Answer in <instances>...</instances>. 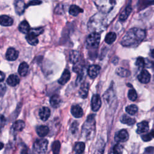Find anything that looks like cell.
<instances>
[{
	"label": "cell",
	"mask_w": 154,
	"mask_h": 154,
	"mask_svg": "<svg viewBox=\"0 0 154 154\" xmlns=\"http://www.w3.org/2000/svg\"><path fill=\"white\" fill-rule=\"evenodd\" d=\"M39 116L40 118L43 120V121H46L51 115V111L49 108L48 107H42L40 110H39Z\"/></svg>",
	"instance_id": "9a60e30c"
},
{
	"label": "cell",
	"mask_w": 154,
	"mask_h": 154,
	"mask_svg": "<svg viewBox=\"0 0 154 154\" xmlns=\"http://www.w3.org/2000/svg\"><path fill=\"white\" fill-rule=\"evenodd\" d=\"M42 3V1H36V0H34V1H31L30 2H29L28 3V5L25 6V8L28 7L29 6H36V5H38Z\"/></svg>",
	"instance_id": "ee69618b"
},
{
	"label": "cell",
	"mask_w": 154,
	"mask_h": 154,
	"mask_svg": "<svg viewBox=\"0 0 154 154\" xmlns=\"http://www.w3.org/2000/svg\"><path fill=\"white\" fill-rule=\"evenodd\" d=\"M80 57V54L78 51H72L69 54V60L71 63L76 64L78 63Z\"/></svg>",
	"instance_id": "cb8c5ba5"
},
{
	"label": "cell",
	"mask_w": 154,
	"mask_h": 154,
	"mask_svg": "<svg viewBox=\"0 0 154 154\" xmlns=\"http://www.w3.org/2000/svg\"><path fill=\"white\" fill-rule=\"evenodd\" d=\"M101 35L98 33H92L89 34L86 41V47L89 49H96L99 45Z\"/></svg>",
	"instance_id": "5b68a950"
},
{
	"label": "cell",
	"mask_w": 154,
	"mask_h": 154,
	"mask_svg": "<svg viewBox=\"0 0 154 154\" xmlns=\"http://www.w3.org/2000/svg\"><path fill=\"white\" fill-rule=\"evenodd\" d=\"M88 90H89V84L87 83H83L80 87L79 91L80 96L83 99L86 98L88 95Z\"/></svg>",
	"instance_id": "d6986e66"
},
{
	"label": "cell",
	"mask_w": 154,
	"mask_h": 154,
	"mask_svg": "<svg viewBox=\"0 0 154 154\" xmlns=\"http://www.w3.org/2000/svg\"><path fill=\"white\" fill-rule=\"evenodd\" d=\"M19 30L24 34H28L29 31L30 30V25L28 23L27 21H22L19 26Z\"/></svg>",
	"instance_id": "484cf974"
},
{
	"label": "cell",
	"mask_w": 154,
	"mask_h": 154,
	"mask_svg": "<svg viewBox=\"0 0 154 154\" xmlns=\"http://www.w3.org/2000/svg\"><path fill=\"white\" fill-rule=\"evenodd\" d=\"M149 129V123L146 121H143L137 124V133L138 134H142L148 131Z\"/></svg>",
	"instance_id": "5bb4252c"
},
{
	"label": "cell",
	"mask_w": 154,
	"mask_h": 154,
	"mask_svg": "<svg viewBox=\"0 0 154 154\" xmlns=\"http://www.w3.org/2000/svg\"><path fill=\"white\" fill-rule=\"evenodd\" d=\"M128 97L132 101H135L137 98V94L134 89H131L128 92Z\"/></svg>",
	"instance_id": "74e56055"
},
{
	"label": "cell",
	"mask_w": 154,
	"mask_h": 154,
	"mask_svg": "<svg viewBox=\"0 0 154 154\" xmlns=\"http://www.w3.org/2000/svg\"><path fill=\"white\" fill-rule=\"evenodd\" d=\"M151 56H152V58H154V49H153V50L151 51ZM152 68H153V71H154V61H153V63H152Z\"/></svg>",
	"instance_id": "bcb514c9"
},
{
	"label": "cell",
	"mask_w": 154,
	"mask_h": 154,
	"mask_svg": "<svg viewBox=\"0 0 154 154\" xmlns=\"http://www.w3.org/2000/svg\"><path fill=\"white\" fill-rule=\"evenodd\" d=\"M110 154H114L113 152H111V153H110Z\"/></svg>",
	"instance_id": "681fc988"
},
{
	"label": "cell",
	"mask_w": 154,
	"mask_h": 154,
	"mask_svg": "<svg viewBox=\"0 0 154 154\" xmlns=\"http://www.w3.org/2000/svg\"><path fill=\"white\" fill-rule=\"evenodd\" d=\"M104 142H103V141H98L94 154H104Z\"/></svg>",
	"instance_id": "1f68e13d"
},
{
	"label": "cell",
	"mask_w": 154,
	"mask_h": 154,
	"mask_svg": "<svg viewBox=\"0 0 154 154\" xmlns=\"http://www.w3.org/2000/svg\"><path fill=\"white\" fill-rule=\"evenodd\" d=\"M71 78V73L68 69H65L63 72L60 78L58 80V82L61 85H65L66 84Z\"/></svg>",
	"instance_id": "4fadbf2b"
},
{
	"label": "cell",
	"mask_w": 154,
	"mask_h": 154,
	"mask_svg": "<svg viewBox=\"0 0 154 154\" xmlns=\"http://www.w3.org/2000/svg\"><path fill=\"white\" fill-rule=\"evenodd\" d=\"M4 79H5V74L3 72L0 71V82L3 81Z\"/></svg>",
	"instance_id": "f6af8a7d"
},
{
	"label": "cell",
	"mask_w": 154,
	"mask_h": 154,
	"mask_svg": "<svg viewBox=\"0 0 154 154\" xmlns=\"http://www.w3.org/2000/svg\"><path fill=\"white\" fill-rule=\"evenodd\" d=\"M138 80L140 83L147 84L150 80V74L146 70H142L138 76Z\"/></svg>",
	"instance_id": "30bf717a"
},
{
	"label": "cell",
	"mask_w": 154,
	"mask_h": 154,
	"mask_svg": "<svg viewBox=\"0 0 154 154\" xmlns=\"http://www.w3.org/2000/svg\"><path fill=\"white\" fill-rule=\"evenodd\" d=\"M128 139H129V134L125 130H120L115 135V140L117 142H125Z\"/></svg>",
	"instance_id": "ba28073f"
},
{
	"label": "cell",
	"mask_w": 154,
	"mask_h": 154,
	"mask_svg": "<svg viewBox=\"0 0 154 154\" xmlns=\"http://www.w3.org/2000/svg\"><path fill=\"white\" fill-rule=\"evenodd\" d=\"M61 99L58 95H54L50 99V104L54 108H57L61 104Z\"/></svg>",
	"instance_id": "7402d4cb"
},
{
	"label": "cell",
	"mask_w": 154,
	"mask_h": 154,
	"mask_svg": "<svg viewBox=\"0 0 154 154\" xmlns=\"http://www.w3.org/2000/svg\"><path fill=\"white\" fill-rule=\"evenodd\" d=\"M120 122L123 124L131 126L135 123V120L132 118H130V116H128L126 114H123L120 118Z\"/></svg>",
	"instance_id": "603a6c76"
},
{
	"label": "cell",
	"mask_w": 154,
	"mask_h": 154,
	"mask_svg": "<svg viewBox=\"0 0 154 154\" xmlns=\"http://www.w3.org/2000/svg\"><path fill=\"white\" fill-rule=\"evenodd\" d=\"M83 10L81 9L80 7L77 6L76 5H72L70 7L69 9V14L73 16H76L78 15H79L80 13H83Z\"/></svg>",
	"instance_id": "f1b7e54d"
},
{
	"label": "cell",
	"mask_w": 154,
	"mask_h": 154,
	"mask_svg": "<svg viewBox=\"0 0 154 154\" xmlns=\"http://www.w3.org/2000/svg\"><path fill=\"white\" fill-rule=\"evenodd\" d=\"M71 113L73 115V116L76 118H81L84 114L83 109L78 105L73 106L71 107Z\"/></svg>",
	"instance_id": "7c38bea8"
},
{
	"label": "cell",
	"mask_w": 154,
	"mask_h": 154,
	"mask_svg": "<svg viewBox=\"0 0 154 154\" xmlns=\"http://www.w3.org/2000/svg\"><path fill=\"white\" fill-rule=\"evenodd\" d=\"M19 81L20 80L18 76L14 74L10 75L7 80V83L11 87H15L17 86L19 83Z\"/></svg>",
	"instance_id": "2e32d148"
},
{
	"label": "cell",
	"mask_w": 154,
	"mask_h": 154,
	"mask_svg": "<svg viewBox=\"0 0 154 154\" xmlns=\"http://www.w3.org/2000/svg\"><path fill=\"white\" fill-rule=\"evenodd\" d=\"M101 104H102V102L100 96L97 94L94 95L92 96V101H91V107L92 110L95 112L98 111L100 109L101 107Z\"/></svg>",
	"instance_id": "52a82bcc"
},
{
	"label": "cell",
	"mask_w": 154,
	"mask_h": 154,
	"mask_svg": "<svg viewBox=\"0 0 154 154\" xmlns=\"http://www.w3.org/2000/svg\"><path fill=\"white\" fill-rule=\"evenodd\" d=\"M15 8L16 14L19 15H21L25 11V6L23 1H17L15 4Z\"/></svg>",
	"instance_id": "ffe728a7"
},
{
	"label": "cell",
	"mask_w": 154,
	"mask_h": 154,
	"mask_svg": "<svg viewBox=\"0 0 154 154\" xmlns=\"http://www.w3.org/2000/svg\"><path fill=\"white\" fill-rule=\"evenodd\" d=\"M142 138L144 141V142H149V141H150L152 140V136L150 135V134H145V135H142Z\"/></svg>",
	"instance_id": "7bdbcfd3"
},
{
	"label": "cell",
	"mask_w": 154,
	"mask_h": 154,
	"mask_svg": "<svg viewBox=\"0 0 154 154\" xmlns=\"http://www.w3.org/2000/svg\"><path fill=\"white\" fill-rule=\"evenodd\" d=\"M150 135L152 136V138H154V130L150 132Z\"/></svg>",
	"instance_id": "c3c4849f"
},
{
	"label": "cell",
	"mask_w": 154,
	"mask_h": 154,
	"mask_svg": "<svg viewBox=\"0 0 154 154\" xmlns=\"http://www.w3.org/2000/svg\"><path fill=\"white\" fill-rule=\"evenodd\" d=\"M48 142L46 139H38L35 141L33 145L34 150L38 153H45L48 148Z\"/></svg>",
	"instance_id": "8992f818"
},
{
	"label": "cell",
	"mask_w": 154,
	"mask_h": 154,
	"mask_svg": "<svg viewBox=\"0 0 154 154\" xmlns=\"http://www.w3.org/2000/svg\"><path fill=\"white\" fill-rule=\"evenodd\" d=\"M107 27V18L104 14L98 13L89 19L88 22V29L93 33L103 31Z\"/></svg>",
	"instance_id": "7a4b0ae2"
},
{
	"label": "cell",
	"mask_w": 154,
	"mask_h": 154,
	"mask_svg": "<svg viewBox=\"0 0 154 154\" xmlns=\"http://www.w3.org/2000/svg\"><path fill=\"white\" fill-rule=\"evenodd\" d=\"M123 150V146L120 144H117L114 146L113 153L114 154H122Z\"/></svg>",
	"instance_id": "ab89813d"
},
{
	"label": "cell",
	"mask_w": 154,
	"mask_h": 154,
	"mask_svg": "<svg viewBox=\"0 0 154 154\" xmlns=\"http://www.w3.org/2000/svg\"><path fill=\"white\" fill-rule=\"evenodd\" d=\"M12 128L15 131H21L25 128V123L21 120H17L13 125Z\"/></svg>",
	"instance_id": "4dcf8cb0"
},
{
	"label": "cell",
	"mask_w": 154,
	"mask_h": 154,
	"mask_svg": "<svg viewBox=\"0 0 154 154\" xmlns=\"http://www.w3.org/2000/svg\"><path fill=\"white\" fill-rule=\"evenodd\" d=\"M132 11V7L130 6H128L126 7L124 11L119 16V20L120 21H125L126 20L128 17L129 16Z\"/></svg>",
	"instance_id": "d4e9b609"
},
{
	"label": "cell",
	"mask_w": 154,
	"mask_h": 154,
	"mask_svg": "<svg viewBox=\"0 0 154 154\" xmlns=\"http://www.w3.org/2000/svg\"><path fill=\"white\" fill-rule=\"evenodd\" d=\"M114 96V91L113 87L111 86L104 95V98L108 103H109V102L112 100Z\"/></svg>",
	"instance_id": "4316f807"
},
{
	"label": "cell",
	"mask_w": 154,
	"mask_h": 154,
	"mask_svg": "<svg viewBox=\"0 0 154 154\" xmlns=\"http://www.w3.org/2000/svg\"><path fill=\"white\" fill-rule=\"evenodd\" d=\"M135 65L137 66L139 69H143L145 66V61L144 58L143 57L137 58L135 62Z\"/></svg>",
	"instance_id": "f35d334b"
},
{
	"label": "cell",
	"mask_w": 154,
	"mask_h": 154,
	"mask_svg": "<svg viewBox=\"0 0 154 154\" xmlns=\"http://www.w3.org/2000/svg\"><path fill=\"white\" fill-rule=\"evenodd\" d=\"M61 145L59 141H55L52 145V150L53 154H59Z\"/></svg>",
	"instance_id": "8d00e7d4"
},
{
	"label": "cell",
	"mask_w": 154,
	"mask_h": 154,
	"mask_svg": "<svg viewBox=\"0 0 154 154\" xmlns=\"http://www.w3.org/2000/svg\"><path fill=\"white\" fill-rule=\"evenodd\" d=\"M116 3V2L113 0H98L95 1L98 9L101 14H108L114 8Z\"/></svg>",
	"instance_id": "277c9868"
},
{
	"label": "cell",
	"mask_w": 154,
	"mask_h": 154,
	"mask_svg": "<svg viewBox=\"0 0 154 154\" xmlns=\"http://www.w3.org/2000/svg\"><path fill=\"white\" fill-rule=\"evenodd\" d=\"M146 36L145 30L133 28L128 31L123 37L121 44L125 47H136L141 42L143 41Z\"/></svg>",
	"instance_id": "6da1fadb"
},
{
	"label": "cell",
	"mask_w": 154,
	"mask_h": 154,
	"mask_svg": "<svg viewBox=\"0 0 154 154\" xmlns=\"http://www.w3.org/2000/svg\"><path fill=\"white\" fill-rule=\"evenodd\" d=\"M116 73L119 76L123 77V78H126V77H128L131 75L130 71L123 68H118L116 70Z\"/></svg>",
	"instance_id": "83f0119b"
},
{
	"label": "cell",
	"mask_w": 154,
	"mask_h": 154,
	"mask_svg": "<svg viewBox=\"0 0 154 154\" xmlns=\"http://www.w3.org/2000/svg\"><path fill=\"white\" fill-rule=\"evenodd\" d=\"M44 31V30L43 28L40 27V28H37V29H30V30L29 31V34L37 37L38 36L41 35V34H42Z\"/></svg>",
	"instance_id": "d6a6232c"
},
{
	"label": "cell",
	"mask_w": 154,
	"mask_h": 154,
	"mask_svg": "<svg viewBox=\"0 0 154 154\" xmlns=\"http://www.w3.org/2000/svg\"><path fill=\"white\" fill-rule=\"evenodd\" d=\"M138 108L135 105H130L126 107V111L130 115H134L137 113Z\"/></svg>",
	"instance_id": "d590c367"
},
{
	"label": "cell",
	"mask_w": 154,
	"mask_h": 154,
	"mask_svg": "<svg viewBox=\"0 0 154 154\" xmlns=\"http://www.w3.org/2000/svg\"><path fill=\"white\" fill-rule=\"evenodd\" d=\"M96 121L95 115L91 114L88 116L82 128V136L88 140L92 139L95 134Z\"/></svg>",
	"instance_id": "3957f363"
},
{
	"label": "cell",
	"mask_w": 154,
	"mask_h": 154,
	"mask_svg": "<svg viewBox=\"0 0 154 154\" xmlns=\"http://www.w3.org/2000/svg\"><path fill=\"white\" fill-rule=\"evenodd\" d=\"M19 56V52L15 48H10L7 49L6 54V58L9 61H15Z\"/></svg>",
	"instance_id": "9c48e42d"
},
{
	"label": "cell",
	"mask_w": 154,
	"mask_h": 154,
	"mask_svg": "<svg viewBox=\"0 0 154 154\" xmlns=\"http://www.w3.org/2000/svg\"><path fill=\"white\" fill-rule=\"evenodd\" d=\"M101 70V68L98 65H91L88 68V74L91 78H95L98 75Z\"/></svg>",
	"instance_id": "8fae6325"
},
{
	"label": "cell",
	"mask_w": 154,
	"mask_h": 154,
	"mask_svg": "<svg viewBox=\"0 0 154 154\" xmlns=\"http://www.w3.org/2000/svg\"><path fill=\"white\" fill-rule=\"evenodd\" d=\"M29 70V66L27 63L22 62L21 63V65L19 66L18 68V73L19 75L22 76H25L28 73Z\"/></svg>",
	"instance_id": "ac0fdd59"
},
{
	"label": "cell",
	"mask_w": 154,
	"mask_h": 154,
	"mask_svg": "<svg viewBox=\"0 0 154 154\" xmlns=\"http://www.w3.org/2000/svg\"><path fill=\"white\" fill-rule=\"evenodd\" d=\"M78 123H77L76 122H75L73 123V124L71 126V131L73 134L74 133H76L77 130H78Z\"/></svg>",
	"instance_id": "b9f144b4"
},
{
	"label": "cell",
	"mask_w": 154,
	"mask_h": 154,
	"mask_svg": "<svg viewBox=\"0 0 154 154\" xmlns=\"http://www.w3.org/2000/svg\"><path fill=\"white\" fill-rule=\"evenodd\" d=\"M116 38H117L116 34L114 32H110L106 35L105 38V41L107 43L111 45L113 42H114L116 40Z\"/></svg>",
	"instance_id": "f546056e"
},
{
	"label": "cell",
	"mask_w": 154,
	"mask_h": 154,
	"mask_svg": "<svg viewBox=\"0 0 154 154\" xmlns=\"http://www.w3.org/2000/svg\"><path fill=\"white\" fill-rule=\"evenodd\" d=\"M26 40L29 44L33 46L37 45V43H38V40L37 39V37H34L29 34H28L26 36Z\"/></svg>",
	"instance_id": "e575fe53"
},
{
	"label": "cell",
	"mask_w": 154,
	"mask_h": 154,
	"mask_svg": "<svg viewBox=\"0 0 154 154\" xmlns=\"http://www.w3.org/2000/svg\"><path fill=\"white\" fill-rule=\"evenodd\" d=\"M37 134L41 137H45L49 133V128L47 126L41 125L38 126L36 129Z\"/></svg>",
	"instance_id": "44dd1931"
},
{
	"label": "cell",
	"mask_w": 154,
	"mask_h": 154,
	"mask_svg": "<svg viewBox=\"0 0 154 154\" xmlns=\"http://www.w3.org/2000/svg\"><path fill=\"white\" fill-rule=\"evenodd\" d=\"M13 23H14V20L10 16L7 15H2L0 16V24L2 26H10L13 24Z\"/></svg>",
	"instance_id": "e0dca14e"
},
{
	"label": "cell",
	"mask_w": 154,
	"mask_h": 154,
	"mask_svg": "<svg viewBox=\"0 0 154 154\" xmlns=\"http://www.w3.org/2000/svg\"><path fill=\"white\" fill-rule=\"evenodd\" d=\"M84 150H85V144L83 142H78L75 144V151L78 154L83 153Z\"/></svg>",
	"instance_id": "836d02e7"
},
{
	"label": "cell",
	"mask_w": 154,
	"mask_h": 154,
	"mask_svg": "<svg viewBox=\"0 0 154 154\" xmlns=\"http://www.w3.org/2000/svg\"><path fill=\"white\" fill-rule=\"evenodd\" d=\"M6 122V119L3 114H0V128H3Z\"/></svg>",
	"instance_id": "60d3db41"
},
{
	"label": "cell",
	"mask_w": 154,
	"mask_h": 154,
	"mask_svg": "<svg viewBox=\"0 0 154 154\" xmlns=\"http://www.w3.org/2000/svg\"><path fill=\"white\" fill-rule=\"evenodd\" d=\"M4 148V145L3 143L0 142V150H1Z\"/></svg>",
	"instance_id": "7dc6e473"
}]
</instances>
